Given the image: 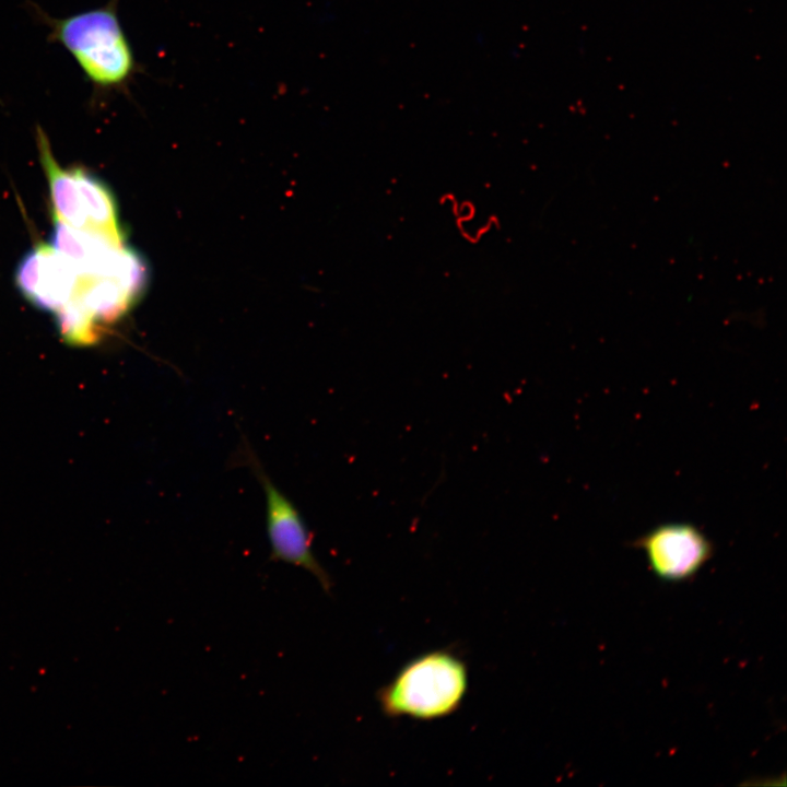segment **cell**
<instances>
[{
	"label": "cell",
	"mask_w": 787,
	"mask_h": 787,
	"mask_svg": "<svg viewBox=\"0 0 787 787\" xmlns=\"http://www.w3.org/2000/svg\"><path fill=\"white\" fill-rule=\"evenodd\" d=\"M117 5L118 0H109L63 17L36 9L48 28V39L71 55L96 96L127 91L139 72Z\"/></svg>",
	"instance_id": "1"
},
{
	"label": "cell",
	"mask_w": 787,
	"mask_h": 787,
	"mask_svg": "<svg viewBox=\"0 0 787 787\" xmlns=\"http://www.w3.org/2000/svg\"><path fill=\"white\" fill-rule=\"evenodd\" d=\"M657 577L681 582L694 576L709 560L713 549L706 536L691 524L655 527L638 541Z\"/></svg>",
	"instance_id": "4"
},
{
	"label": "cell",
	"mask_w": 787,
	"mask_h": 787,
	"mask_svg": "<svg viewBox=\"0 0 787 787\" xmlns=\"http://www.w3.org/2000/svg\"><path fill=\"white\" fill-rule=\"evenodd\" d=\"M244 455H246V462L265 491L267 535L271 549L270 560L309 572L318 580L322 590L329 595L332 580L313 553V537L298 509L275 486L248 446Z\"/></svg>",
	"instance_id": "3"
},
{
	"label": "cell",
	"mask_w": 787,
	"mask_h": 787,
	"mask_svg": "<svg viewBox=\"0 0 787 787\" xmlns=\"http://www.w3.org/2000/svg\"><path fill=\"white\" fill-rule=\"evenodd\" d=\"M468 689L465 661L448 650H434L407 663L377 693L388 717L432 720L453 714Z\"/></svg>",
	"instance_id": "2"
},
{
	"label": "cell",
	"mask_w": 787,
	"mask_h": 787,
	"mask_svg": "<svg viewBox=\"0 0 787 787\" xmlns=\"http://www.w3.org/2000/svg\"><path fill=\"white\" fill-rule=\"evenodd\" d=\"M79 275L80 270L72 260L50 245L40 244L20 260L15 283L31 304L56 313L72 297Z\"/></svg>",
	"instance_id": "5"
}]
</instances>
